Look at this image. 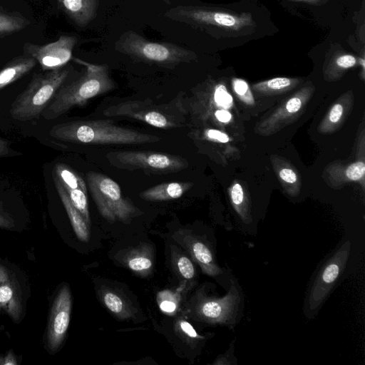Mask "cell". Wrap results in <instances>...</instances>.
<instances>
[{"label": "cell", "mask_w": 365, "mask_h": 365, "mask_svg": "<svg viewBox=\"0 0 365 365\" xmlns=\"http://www.w3.org/2000/svg\"><path fill=\"white\" fill-rule=\"evenodd\" d=\"M314 91V86L311 82L307 83L257 123L255 133L267 137L294 123L304 112Z\"/></svg>", "instance_id": "obj_9"}, {"label": "cell", "mask_w": 365, "mask_h": 365, "mask_svg": "<svg viewBox=\"0 0 365 365\" xmlns=\"http://www.w3.org/2000/svg\"><path fill=\"white\" fill-rule=\"evenodd\" d=\"M124 263L134 273L145 276L153 266L151 251L145 246L130 250L125 254Z\"/></svg>", "instance_id": "obj_24"}, {"label": "cell", "mask_w": 365, "mask_h": 365, "mask_svg": "<svg viewBox=\"0 0 365 365\" xmlns=\"http://www.w3.org/2000/svg\"><path fill=\"white\" fill-rule=\"evenodd\" d=\"M232 359L234 361V359H236L233 355V349L230 351V354H226L225 355H222L220 359H217V360L214 362L215 364H231L229 359Z\"/></svg>", "instance_id": "obj_40"}, {"label": "cell", "mask_w": 365, "mask_h": 365, "mask_svg": "<svg viewBox=\"0 0 365 365\" xmlns=\"http://www.w3.org/2000/svg\"><path fill=\"white\" fill-rule=\"evenodd\" d=\"M217 119L222 123H227L231 119V114L225 110H217L215 113Z\"/></svg>", "instance_id": "obj_39"}, {"label": "cell", "mask_w": 365, "mask_h": 365, "mask_svg": "<svg viewBox=\"0 0 365 365\" xmlns=\"http://www.w3.org/2000/svg\"><path fill=\"white\" fill-rule=\"evenodd\" d=\"M205 135L210 140L220 143H227L230 140L229 137L225 133L218 130L208 129L205 132Z\"/></svg>", "instance_id": "obj_35"}, {"label": "cell", "mask_w": 365, "mask_h": 365, "mask_svg": "<svg viewBox=\"0 0 365 365\" xmlns=\"http://www.w3.org/2000/svg\"><path fill=\"white\" fill-rule=\"evenodd\" d=\"M270 160L284 191L291 197L297 196L302 188V178L297 169L281 156L272 155Z\"/></svg>", "instance_id": "obj_18"}, {"label": "cell", "mask_w": 365, "mask_h": 365, "mask_svg": "<svg viewBox=\"0 0 365 365\" xmlns=\"http://www.w3.org/2000/svg\"><path fill=\"white\" fill-rule=\"evenodd\" d=\"M351 242L346 240L322 265L311 287L307 308L320 307L339 278L349 257Z\"/></svg>", "instance_id": "obj_11"}, {"label": "cell", "mask_w": 365, "mask_h": 365, "mask_svg": "<svg viewBox=\"0 0 365 365\" xmlns=\"http://www.w3.org/2000/svg\"><path fill=\"white\" fill-rule=\"evenodd\" d=\"M64 188L81 189L87 192L86 182L73 169L63 163H58L54 168L53 175Z\"/></svg>", "instance_id": "obj_27"}, {"label": "cell", "mask_w": 365, "mask_h": 365, "mask_svg": "<svg viewBox=\"0 0 365 365\" xmlns=\"http://www.w3.org/2000/svg\"><path fill=\"white\" fill-rule=\"evenodd\" d=\"M72 300L68 286H63L56 295L51 310L48 326V346L54 351L62 344L68 328Z\"/></svg>", "instance_id": "obj_13"}, {"label": "cell", "mask_w": 365, "mask_h": 365, "mask_svg": "<svg viewBox=\"0 0 365 365\" xmlns=\"http://www.w3.org/2000/svg\"><path fill=\"white\" fill-rule=\"evenodd\" d=\"M232 87L237 97L245 104H255L254 97L246 81L240 78L232 79Z\"/></svg>", "instance_id": "obj_31"}, {"label": "cell", "mask_w": 365, "mask_h": 365, "mask_svg": "<svg viewBox=\"0 0 365 365\" xmlns=\"http://www.w3.org/2000/svg\"><path fill=\"white\" fill-rule=\"evenodd\" d=\"M182 106L173 103L155 105L150 101L130 100L111 105L103 111L107 117L135 119L151 126L172 129L181 127L184 122Z\"/></svg>", "instance_id": "obj_6"}, {"label": "cell", "mask_w": 365, "mask_h": 365, "mask_svg": "<svg viewBox=\"0 0 365 365\" xmlns=\"http://www.w3.org/2000/svg\"><path fill=\"white\" fill-rule=\"evenodd\" d=\"M17 362L13 355L12 353H9L7 354V356L5 357V360H4V365H7V364H16Z\"/></svg>", "instance_id": "obj_41"}, {"label": "cell", "mask_w": 365, "mask_h": 365, "mask_svg": "<svg viewBox=\"0 0 365 365\" xmlns=\"http://www.w3.org/2000/svg\"><path fill=\"white\" fill-rule=\"evenodd\" d=\"M57 2L78 26H86L96 16L98 0H57Z\"/></svg>", "instance_id": "obj_19"}, {"label": "cell", "mask_w": 365, "mask_h": 365, "mask_svg": "<svg viewBox=\"0 0 365 365\" xmlns=\"http://www.w3.org/2000/svg\"><path fill=\"white\" fill-rule=\"evenodd\" d=\"M365 165L364 161H356L348 165L339 163L329 164L323 173L327 184L337 188L349 182H361L364 186Z\"/></svg>", "instance_id": "obj_15"}, {"label": "cell", "mask_w": 365, "mask_h": 365, "mask_svg": "<svg viewBox=\"0 0 365 365\" xmlns=\"http://www.w3.org/2000/svg\"><path fill=\"white\" fill-rule=\"evenodd\" d=\"M13 226V219L3 210L1 204L0 203V227L11 228Z\"/></svg>", "instance_id": "obj_37"}, {"label": "cell", "mask_w": 365, "mask_h": 365, "mask_svg": "<svg viewBox=\"0 0 365 365\" xmlns=\"http://www.w3.org/2000/svg\"><path fill=\"white\" fill-rule=\"evenodd\" d=\"M106 158L116 168L156 175L177 173L188 167L187 160L182 156L148 150L112 151Z\"/></svg>", "instance_id": "obj_7"}, {"label": "cell", "mask_w": 365, "mask_h": 365, "mask_svg": "<svg viewBox=\"0 0 365 365\" xmlns=\"http://www.w3.org/2000/svg\"><path fill=\"white\" fill-rule=\"evenodd\" d=\"M175 257L174 265L178 273L186 279H192L195 275L194 265L191 260L186 256L177 254Z\"/></svg>", "instance_id": "obj_30"}, {"label": "cell", "mask_w": 365, "mask_h": 365, "mask_svg": "<svg viewBox=\"0 0 365 365\" xmlns=\"http://www.w3.org/2000/svg\"><path fill=\"white\" fill-rule=\"evenodd\" d=\"M302 81L297 78L276 77L253 84L252 88L260 96H278L293 90Z\"/></svg>", "instance_id": "obj_23"}, {"label": "cell", "mask_w": 365, "mask_h": 365, "mask_svg": "<svg viewBox=\"0 0 365 365\" xmlns=\"http://www.w3.org/2000/svg\"><path fill=\"white\" fill-rule=\"evenodd\" d=\"M215 91V101L218 106L227 108L232 105V98L223 84L217 85Z\"/></svg>", "instance_id": "obj_33"}, {"label": "cell", "mask_w": 365, "mask_h": 365, "mask_svg": "<svg viewBox=\"0 0 365 365\" xmlns=\"http://www.w3.org/2000/svg\"><path fill=\"white\" fill-rule=\"evenodd\" d=\"M53 180L75 234L81 241L88 242L90 238V225L86 222L80 212L73 206L65 188L54 175Z\"/></svg>", "instance_id": "obj_21"}, {"label": "cell", "mask_w": 365, "mask_h": 365, "mask_svg": "<svg viewBox=\"0 0 365 365\" xmlns=\"http://www.w3.org/2000/svg\"><path fill=\"white\" fill-rule=\"evenodd\" d=\"M173 237L176 242L186 248L204 274L216 277L222 273V269L216 263L211 250L205 243L181 231L176 232Z\"/></svg>", "instance_id": "obj_14"}, {"label": "cell", "mask_w": 365, "mask_h": 365, "mask_svg": "<svg viewBox=\"0 0 365 365\" xmlns=\"http://www.w3.org/2000/svg\"><path fill=\"white\" fill-rule=\"evenodd\" d=\"M353 103L354 94L351 91L341 95L320 122L317 127L318 132L328 135L339 130L349 115Z\"/></svg>", "instance_id": "obj_16"}, {"label": "cell", "mask_w": 365, "mask_h": 365, "mask_svg": "<svg viewBox=\"0 0 365 365\" xmlns=\"http://www.w3.org/2000/svg\"><path fill=\"white\" fill-rule=\"evenodd\" d=\"M77 42L73 36H61L56 41L36 45L27 43L24 51L38 62L43 71L62 68L72 58V51Z\"/></svg>", "instance_id": "obj_12"}, {"label": "cell", "mask_w": 365, "mask_h": 365, "mask_svg": "<svg viewBox=\"0 0 365 365\" xmlns=\"http://www.w3.org/2000/svg\"><path fill=\"white\" fill-rule=\"evenodd\" d=\"M36 63L31 56H20L9 62L0 71V90L29 73Z\"/></svg>", "instance_id": "obj_22"}, {"label": "cell", "mask_w": 365, "mask_h": 365, "mask_svg": "<svg viewBox=\"0 0 365 365\" xmlns=\"http://www.w3.org/2000/svg\"><path fill=\"white\" fill-rule=\"evenodd\" d=\"M295 1H304V2L312 3V4H317L319 1H323V0H295Z\"/></svg>", "instance_id": "obj_42"}, {"label": "cell", "mask_w": 365, "mask_h": 365, "mask_svg": "<svg viewBox=\"0 0 365 365\" xmlns=\"http://www.w3.org/2000/svg\"><path fill=\"white\" fill-rule=\"evenodd\" d=\"M115 49L135 61L174 68L182 63H190L196 54L182 46L170 43L153 42L133 31L122 34L114 44Z\"/></svg>", "instance_id": "obj_3"}, {"label": "cell", "mask_w": 365, "mask_h": 365, "mask_svg": "<svg viewBox=\"0 0 365 365\" xmlns=\"http://www.w3.org/2000/svg\"><path fill=\"white\" fill-rule=\"evenodd\" d=\"M160 309L165 313H173L177 309V304L172 299V294L168 296V299L164 298L159 301Z\"/></svg>", "instance_id": "obj_36"}, {"label": "cell", "mask_w": 365, "mask_h": 365, "mask_svg": "<svg viewBox=\"0 0 365 365\" xmlns=\"http://www.w3.org/2000/svg\"><path fill=\"white\" fill-rule=\"evenodd\" d=\"M27 24L26 19L19 14L0 11V36L21 31Z\"/></svg>", "instance_id": "obj_28"}, {"label": "cell", "mask_w": 365, "mask_h": 365, "mask_svg": "<svg viewBox=\"0 0 365 365\" xmlns=\"http://www.w3.org/2000/svg\"><path fill=\"white\" fill-rule=\"evenodd\" d=\"M0 360L2 361V364L4 365V360H5V358L4 359H1L0 357Z\"/></svg>", "instance_id": "obj_43"}, {"label": "cell", "mask_w": 365, "mask_h": 365, "mask_svg": "<svg viewBox=\"0 0 365 365\" xmlns=\"http://www.w3.org/2000/svg\"><path fill=\"white\" fill-rule=\"evenodd\" d=\"M101 299L107 309L118 319H125L133 314L132 308L128 303L118 294L105 289L101 293Z\"/></svg>", "instance_id": "obj_25"}, {"label": "cell", "mask_w": 365, "mask_h": 365, "mask_svg": "<svg viewBox=\"0 0 365 365\" xmlns=\"http://www.w3.org/2000/svg\"><path fill=\"white\" fill-rule=\"evenodd\" d=\"M190 182H165L151 187L139 194L146 201L160 202L178 199L182 197L192 187Z\"/></svg>", "instance_id": "obj_20"}, {"label": "cell", "mask_w": 365, "mask_h": 365, "mask_svg": "<svg viewBox=\"0 0 365 365\" xmlns=\"http://www.w3.org/2000/svg\"><path fill=\"white\" fill-rule=\"evenodd\" d=\"M68 73V68H62L45 73H34L26 89L11 103V117L21 121L37 118L62 86Z\"/></svg>", "instance_id": "obj_4"}, {"label": "cell", "mask_w": 365, "mask_h": 365, "mask_svg": "<svg viewBox=\"0 0 365 365\" xmlns=\"http://www.w3.org/2000/svg\"><path fill=\"white\" fill-rule=\"evenodd\" d=\"M168 19L194 27H217L237 30L250 25L247 14L237 16L229 12L199 6H178L168 10Z\"/></svg>", "instance_id": "obj_8"}, {"label": "cell", "mask_w": 365, "mask_h": 365, "mask_svg": "<svg viewBox=\"0 0 365 365\" xmlns=\"http://www.w3.org/2000/svg\"><path fill=\"white\" fill-rule=\"evenodd\" d=\"M240 303V291L232 284L229 292L222 297L200 298L193 307L192 317L205 323L233 327L239 315Z\"/></svg>", "instance_id": "obj_10"}, {"label": "cell", "mask_w": 365, "mask_h": 365, "mask_svg": "<svg viewBox=\"0 0 365 365\" xmlns=\"http://www.w3.org/2000/svg\"><path fill=\"white\" fill-rule=\"evenodd\" d=\"M356 58L349 54H344L337 57L333 62V71L341 72L354 67L356 64Z\"/></svg>", "instance_id": "obj_32"}, {"label": "cell", "mask_w": 365, "mask_h": 365, "mask_svg": "<svg viewBox=\"0 0 365 365\" xmlns=\"http://www.w3.org/2000/svg\"><path fill=\"white\" fill-rule=\"evenodd\" d=\"M178 327L180 331L190 339L200 340L204 337L199 335L191 324L185 320H180L178 322Z\"/></svg>", "instance_id": "obj_34"}, {"label": "cell", "mask_w": 365, "mask_h": 365, "mask_svg": "<svg viewBox=\"0 0 365 365\" xmlns=\"http://www.w3.org/2000/svg\"><path fill=\"white\" fill-rule=\"evenodd\" d=\"M85 65L86 72L78 79L61 86L53 101L41 113L47 120L55 119L76 106H84L89 100L115 88L106 65H95L75 59Z\"/></svg>", "instance_id": "obj_2"}, {"label": "cell", "mask_w": 365, "mask_h": 365, "mask_svg": "<svg viewBox=\"0 0 365 365\" xmlns=\"http://www.w3.org/2000/svg\"><path fill=\"white\" fill-rule=\"evenodd\" d=\"M73 206L80 212L86 222L90 225V214L87 192L81 189L65 188Z\"/></svg>", "instance_id": "obj_29"}, {"label": "cell", "mask_w": 365, "mask_h": 365, "mask_svg": "<svg viewBox=\"0 0 365 365\" xmlns=\"http://www.w3.org/2000/svg\"><path fill=\"white\" fill-rule=\"evenodd\" d=\"M233 208L244 222L252 221L250 202L240 183L235 182L229 189Z\"/></svg>", "instance_id": "obj_26"}, {"label": "cell", "mask_w": 365, "mask_h": 365, "mask_svg": "<svg viewBox=\"0 0 365 365\" xmlns=\"http://www.w3.org/2000/svg\"><path fill=\"white\" fill-rule=\"evenodd\" d=\"M86 180L98 212L110 222L128 223L133 217L143 214L130 200L123 196L119 185L110 178L89 171Z\"/></svg>", "instance_id": "obj_5"}, {"label": "cell", "mask_w": 365, "mask_h": 365, "mask_svg": "<svg viewBox=\"0 0 365 365\" xmlns=\"http://www.w3.org/2000/svg\"><path fill=\"white\" fill-rule=\"evenodd\" d=\"M50 135L57 140L90 145H135L156 143L161 138L116 125L110 120H74L56 125Z\"/></svg>", "instance_id": "obj_1"}, {"label": "cell", "mask_w": 365, "mask_h": 365, "mask_svg": "<svg viewBox=\"0 0 365 365\" xmlns=\"http://www.w3.org/2000/svg\"><path fill=\"white\" fill-rule=\"evenodd\" d=\"M12 151L9 143L6 140L0 138V157L10 155Z\"/></svg>", "instance_id": "obj_38"}, {"label": "cell", "mask_w": 365, "mask_h": 365, "mask_svg": "<svg viewBox=\"0 0 365 365\" xmlns=\"http://www.w3.org/2000/svg\"><path fill=\"white\" fill-rule=\"evenodd\" d=\"M17 287L8 269L0 264V309H4L14 321L20 319L22 311Z\"/></svg>", "instance_id": "obj_17"}]
</instances>
